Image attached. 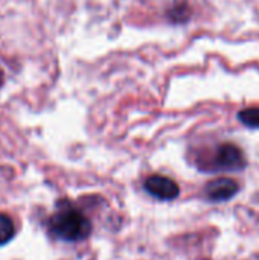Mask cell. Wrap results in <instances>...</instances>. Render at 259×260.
<instances>
[{"mask_svg":"<svg viewBox=\"0 0 259 260\" xmlns=\"http://www.w3.org/2000/svg\"><path fill=\"white\" fill-rule=\"evenodd\" d=\"M15 236V224L12 218L0 212V247L6 245Z\"/></svg>","mask_w":259,"mask_h":260,"instance_id":"5","label":"cell"},{"mask_svg":"<svg viewBox=\"0 0 259 260\" xmlns=\"http://www.w3.org/2000/svg\"><path fill=\"white\" fill-rule=\"evenodd\" d=\"M49 233L64 242H79L90 236L92 222L82 212L64 203L50 216Z\"/></svg>","mask_w":259,"mask_h":260,"instance_id":"1","label":"cell"},{"mask_svg":"<svg viewBox=\"0 0 259 260\" xmlns=\"http://www.w3.org/2000/svg\"><path fill=\"white\" fill-rule=\"evenodd\" d=\"M238 119L249 128H259V107L241 110L238 113Z\"/></svg>","mask_w":259,"mask_h":260,"instance_id":"6","label":"cell"},{"mask_svg":"<svg viewBox=\"0 0 259 260\" xmlns=\"http://www.w3.org/2000/svg\"><path fill=\"white\" fill-rule=\"evenodd\" d=\"M168 15H169V18L172 21L182 23V21H186L188 20V17L191 15V11H189V8H188L186 3H180V5H176L172 9H169Z\"/></svg>","mask_w":259,"mask_h":260,"instance_id":"7","label":"cell"},{"mask_svg":"<svg viewBox=\"0 0 259 260\" xmlns=\"http://www.w3.org/2000/svg\"><path fill=\"white\" fill-rule=\"evenodd\" d=\"M238 183L232 178H217L205 186V197L212 203L229 201L238 193Z\"/></svg>","mask_w":259,"mask_h":260,"instance_id":"4","label":"cell"},{"mask_svg":"<svg viewBox=\"0 0 259 260\" xmlns=\"http://www.w3.org/2000/svg\"><path fill=\"white\" fill-rule=\"evenodd\" d=\"M145 190L160 200V201H172L179 197L180 193V189L177 186V183L168 177H163V175H151L147 178L145 184H143Z\"/></svg>","mask_w":259,"mask_h":260,"instance_id":"3","label":"cell"},{"mask_svg":"<svg viewBox=\"0 0 259 260\" xmlns=\"http://www.w3.org/2000/svg\"><path fill=\"white\" fill-rule=\"evenodd\" d=\"M247 166L244 152L234 143H223L217 148L211 163L205 168V171L211 172H237L243 171Z\"/></svg>","mask_w":259,"mask_h":260,"instance_id":"2","label":"cell"}]
</instances>
